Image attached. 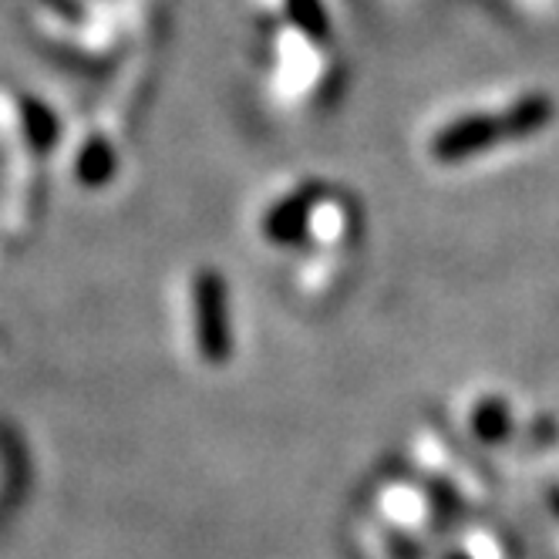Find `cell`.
I'll list each match as a JSON object with an SVG mask.
<instances>
[{"label": "cell", "mask_w": 559, "mask_h": 559, "mask_svg": "<svg viewBox=\"0 0 559 559\" xmlns=\"http://www.w3.org/2000/svg\"><path fill=\"white\" fill-rule=\"evenodd\" d=\"M287 11H290L294 24L304 34H310L313 41H328L331 24H328V14L321 8V0H287Z\"/></svg>", "instance_id": "8992f818"}, {"label": "cell", "mask_w": 559, "mask_h": 559, "mask_svg": "<svg viewBox=\"0 0 559 559\" xmlns=\"http://www.w3.org/2000/svg\"><path fill=\"white\" fill-rule=\"evenodd\" d=\"M78 182H85L88 189L105 186L115 176V152L105 139H92L82 155H78V169H74Z\"/></svg>", "instance_id": "5b68a950"}, {"label": "cell", "mask_w": 559, "mask_h": 559, "mask_svg": "<svg viewBox=\"0 0 559 559\" xmlns=\"http://www.w3.org/2000/svg\"><path fill=\"white\" fill-rule=\"evenodd\" d=\"M559 126V98L549 88H515L496 108H472L435 132L428 152L442 166H462L499 148H533Z\"/></svg>", "instance_id": "6da1fadb"}, {"label": "cell", "mask_w": 559, "mask_h": 559, "mask_svg": "<svg viewBox=\"0 0 559 559\" xmlns=\"http://www.w3.org/2000/svg\"><path fill=\"white\" fill-rule=\"evenodd\" d=\"M317 199H321V189L317 186H307L294 195H287L284 203H276L266 219H263V236L276 247H290V243H300L304 233H307V223H310V213L317 206Z\"/></svg>", "instance_id": "3957f363"}, {"label": "cell", "mask_w": 559, "mask_h": 559, "mask_svg": "<svg viewBox=\"0 0 559 559\" xmlns=\"http://www.w3.org/2000/svg\"><path fill=\"white\" fill-rule=\"evenodd\" d=\"M17 108H21V126L27 132V142L37 155H45L58 145V118L48 105H41L31 95H21L17 98Z\"/></svg>", "instance_id": "277c9868"}, {"label": "cell", "mask_w": 559, "mask_h": 559, "mask_svg": "<svg viewBox=\"0 0 559 559\" xmlns=\"http://www.w3.org/2000/svg\"><path fill=\"white\" fill-rule=\"evenodd\" d=\"M192 310H195V344L206 365H226L233 354L229 334V290L219 270H199L192 284Z\"/></svg>", "instance_id": "7a4b0ae2"}]
</instances>
